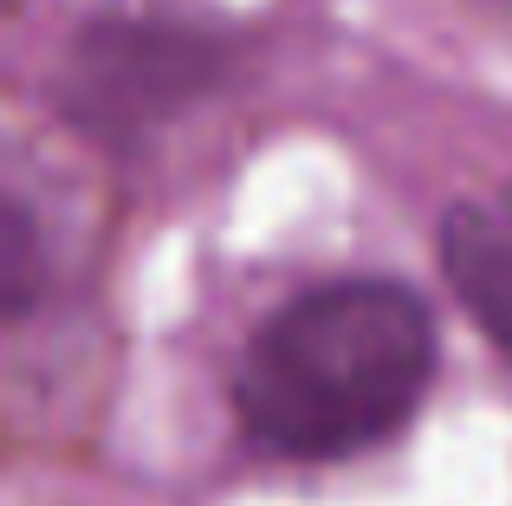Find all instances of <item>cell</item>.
<instances>
[{
	"instance_id": "277c9868",
	"label": "cell",
	"mask_w": 512,
	"mask_h": 506,
	"mask_svg": "<svg viewBox=\"0 0 512 506\" xmlns=\"http://www.w3.org/2000/svg\"><path fill=\"white\" fill-rule=\"evenodd\" d=\"M59 260H52V234L33 202L0 189V325H20L46 305Z\"/></svg>"
},
{
	"instance_id": "6da1fadb",
	"label": "cell",
	"mask_w": 512,
	"mask_h": 506,
	"mask_svg": "<svg viewBox=\"0 0 512 506\" xmlns=\"http://www.w3.org/2000/svg\"><path fill=\"white\" fill-rule=\"evenodd\" d=\"M435 383V312L396 279H325L240 351L234 416L253 448L344 461L389 442Z\"/></svg>"
},
{
	"instance_id": "7a4b0ae2",
	"label": "cell",
	"mask_w": 512,
	"mask_h": 506,
	"mask_svg": "<svg viewBox=\"0 0 512 506\" xmlns=\"http://www.w3.org/2000/svg\"><path fill=\"white\" fill-rule=\"evenodd\" d=\"M227 39L201 33L188 20L156 13H111L78 26L65 52V117L98 143H130L182 124L195 104H208L227 85Z\"/></svg>"
},
{
	"instance_id": "3957f363",
	"label": "cell",
	"mask_w": 512,
	"mask_h": 506,
	"mask_svg": "<svg viewBox=\"0 0 512 506\" xmlns=\"http://www.w3.org/2000/svg\"><path fill=\"white\" fill-rule=\"evenodd\" d=\"M441 273L493 351L512 357V182L467 195L441 221Z\"/></svg>"
}]
</instances>
